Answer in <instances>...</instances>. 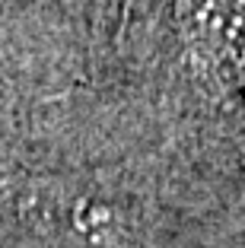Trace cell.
I'll return each mask as SVG.
<instances>
[{"label": "cell", "instance_id": "obj_1", "mask_svg": "<svg viewBox=\"0 0 245 248\" xmlns=\"http://www.w3.org/2000/svg\"><path fill=\"white\" fill-rule=\"evenodd\" d=\"M179 13L185 38L210 58L245 45V0H179Z\"/></svg>", "mask_w": 245, "mask_h": 248}]
</instances>
